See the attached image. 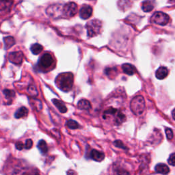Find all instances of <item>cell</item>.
I'll return each mask as SVG.
<instances>
[{"label": "cell", "mask_w": 175, "mask_h": 175, "mask_svg": "<svg viewBox=\"0 0 175 175\" xmlns=\"http://www.w3.org/2000/svg\"><path fill=\"white\" fill-rule=\"evenodd\" d=\"M74 83V76L71 73H63L55 79V84L58 88L64 92H69L72 89Z\"/></svg>", "instance_id": "6da1fadb"}, {"label": "cell", "mask_w": 175, "mask_h": 175, "mask_svg": "<svg viewBox=\"0 0 175 175\" xmlns=\"http://www.w3.org/2000/svg\"><path fill=\"white\" fill-rule=\"evenodd\" d=\"M145 100L142 96H136L131 101V110L136 116L142 115L145 110Z\"/></svg>", "instance_id": "7a4b0ae2"}, {"label": "cell", "mask_w": 175, "mask_h": 175, "mask_svg": "<svg viewBox=\"0 0 175 175\" xmlns=\"http://www.w3.org/2000/svg\"><path fill=\"white\" fill-rule=\"evenodd\" d=\"M101 27L102 23L98 19H94L88 22L86 25L88 36L89 37L97 36L100 32Z\"/></svg>", "instance_id": "3957f363"}, {"label": "cell", "mask_w": 175, "mask_h": 175, "mask_svg": "<svg viewBox=\"0 0 175 175\" xmlns=\"http://www.w3.org/2000/svg\"><path fill=\"white\" fill-rule=\"evenodd\" d=\"M54 64V58L52 57V55L49 53H45L40 58L39 66L40 69L45 71V70L51 68V67L53 66Z\"/></svg>", "instance_id": "277c9868"}, {"label": "cell", "mask_w": 175, "mask_h": 175, "mask_svg": "<svg viewBox=\"0 0 175 175\" xmlns=\"http://www.w3.org/2000/svg\"><path fill=\"white\" fill-rule=\"evenodd\" d=\"M151 20L156 24L159 25H166L170 21V17L167 14L163 13V12H156L153 15Z\"/></svg>", "instance_id": "5b68a950"}, {"label": "cell", "mask_w": 175, "mask_h": 175, "mask_svg": "<svg viewBox=\"0 0 175 175\" xmlns=\"http://www.w3.org/2000/svg\"><path fill=\"white\" fill-rule=\"evenodd\" d=\"M63 6L60 4H53L49 6L46 12L47 15L52 18H59V17H63L62 13Z\"/></svg>", "instance_id": "8992f818"}, {"label": "cell", "mask_w": 175, "mask_h": 175, "mask_svg": "<svg viewBox=\"0 0 175 175\" xmlns=\"http://www.w3.org/2000/svg\"><path fill=\"white\" fill-rule=\"evenodd\" d=\"M77 6L74 2H69L63 6V17H73L77 14Z\"/></svg>", "instance_id": "52a82bcc"}, {"label": "cell", "mask_w": 175, "mask_h": 175, "mask_svg": "<svg viewBox=\"0 0 175 175\" xmlns=\"http://www.w3.org/2000/svg\"><path fill=\"white\" fill-rule=\"evenodd\" d=\"M13 175H39L36 169L30 167H23L16 169Z\"/></svg>", "instance_id": "ba28073f"}, {"label": "cell", "mask_w": 175, "mask_h": 175, "mask_svg": "<svg viewBox=\"0 0 175 175\" xmlns=\"http://www.w3.org/2000/svg\"><path fill=\"white\" fill-rule=\"evenodd\" d=\"M8 60L16 65H21L23 60V54L22 51L11 52L8 54Z\"/></svg>", "instance_id": "9c48e42d"}, {"label": "cell", "mask_w": 175, "mask_h": 175, "mask_svg": "<svg viewBox=\"0 0 175 175\" xmlns=\"http://www.w3.org/2000/svg\"><path fill=\"white\" fill-rule=\"evenodd\" d=\"M92 14V8L89 5H84L80 10V17L82 19H88Z\"/></svg>", "instance_id": "30bf717a"}, {"label": "cell", "mask_w": 175, "mask_h": 175, "mask_svg": "<svg viewBox=\"0 0 175 175\" xmlns=\"http://www.w3.org/2000/svg\"><path fill=\"white\" fill-rule=\"evenodd\" d=\"M13 0H0V14L8 13L13 5Z\"/></svg>", "instance_id": "8fae6325"}, {"label": "cell", "mask_w": 175, "mask_h": 175, "mask_svg": "<svg viewBox=\"0 0 175 175\" xmlns=\"http://www.w3.org/2000/svg\"><path fill=\"white\" fill-rule=\"evenodd\" d=\"M90 156V158L96 162H101L105 158V154L103 152H101V151L96 149H93L91 151Z\"/></svg>", "instance_id": "7c38bea8"}, {"label": "cell", "mask_w": 175, "mask_h": 175, "mask_svg": "<svg viewBox=\"0 0 175 175\" xmlns=\"http://www.w3.org/2000/svg\"><path fill=\"white\" fill-rule=\"evenodd\" d=\"M155 5L154 0H145L142 2V9L145 13H149L154 9Z\"/></svg>", "instance_id": "4fadbf2b"}, {"label": "cell", "mask_w": 175, "mask_h": 175, "mask_svg": "<svg viewBox=\"0 0 175 175\" xmlns=\"http://www.w3.org/2000/svg\"><path fill=\"white\" fill-rule=\"evenodd\" d=\"M155 170L156 173L164 175H166L170 173V169H169L168 166L164 164H159L156 165L155 167Z\"/></svg>", "instance_id": "5bb4252c"}, {"label": "cell", "mask_w": 175, "mask_h": 175, "mask_svg": "<svg viewBox=\"0 0 175 175\" xmlns=\"http://www.w3.org/2000/svg\"><path fill=\"white\" fill-rule=\"evenodd\" d=\"M168 75V70L166 67L162 66L157 70L155 76L159 80H164Z\"/></svg>", "instance_id": "9a60e30c"}, {"label": "cell", "mask_w": 175, "mask_h": 175, "mask_svg": "<svg viewBox=\"0 0 175 175\" xmlns=\"http://www.w3.org/2000/svg\"><path fill=\"white\" fill-rule=\"evenodd\" d=\"M77 107L80 110H89L91 109V103L89 101L86 100V99H81V100L78 102L77 103Z\"/></svg>", "instance_id": "2e32d148"}, {"label": "cell", "mask_w": 175, "mask_h": 175, "mask_svg": "<svg viewBox=\"0 0 175 175\" xmlns=\"http://www.w3.org/2000/svg\"><path fill=\"white\" fill-rule=\"evenodd\" d=\"M122 69L125 74L133 75L136 73V68L131 64H124L122 66Z\"/></svg>", "instance_id": "e0dca14e"}, {"label": "cell", "mask_w": 175, "mask_h": 175, "mask_svg": "<svg viewBox=\"0 0 175 175\" xmlns=\"http://www.w3.org/2000/svg\"><path fill=\"white\" fill-rule=\"evenodd\" d=\"M28 112L29 111L25 107H21L17 110V112L14 114V117L17 119L26 117L28 114Z\"/></svg>", "instance_id": "ac0fdd59"}, {"label": "cell", "mask_w": 175, "mask_h": 175, "mask_svg": "<svg viewBox=\"0 0 175 175\" xmlns=\"http://www.w3.org/2000/svg\"><path fill=\"white\" fill-rule=\"evenodd\" d=\"M118 8H120V10L122 11H125L128 9H129V8L131 6V3L129 0H119L118 3Z\"/></svg>", "instance_id": "d6986e66"}, {"label": "cell", "mask_w": 175, "mask_h": 175, "mask_svg": "<svg viewBox=\"0 0 175 175\" xmlns=\"http://www.w3.org/2000/svg\"><path fill=\"white\" fill-rule=\"evenodd\" d=\"M53 103L55 105V106L57 107L58 110L60 111L61 113H66L67 112V108L65 106V105L62 102L58 100V99H53L52 100Z\"/></svg>", "instance_id": "ffe728a7"}, {"label": "cell", "mask_w": 175, "mask_h": 175, "mask_svg": "<svg viewBox=\"0 0 175 175\" xmlns=\"http://www.w3.org/2000/svg\"><path fill=\"white\" fill-rule=\"evenodd\" d=\"M4 42L5 49H8L11 48L15 44V40L13 36H7L4 38Z\"/></svg>", "instance_id": "44dd1931"}, {"label": "cell", "mask_w": 175, "mask_h": 175, "mask_svg": "<svg viewBox=\"0 0 175 175\" xmlns=\"http://www.w3.org/2000/svg\"><path fill=\"white\" fill-rule=\"evenodd\" d=\"M30 103L31 105V106L36 111H40L42 110V107H43L42 103L39 100H37V99H30Z\"/></svg>", "instance_id": "7402d4cb"}, {"label": "cell", "mask_w": 175, "mask_h": 175, "mask_svg": "<svg viewBox=\"0 0 175 175\" xmlns=\"http://www.w3.org/2000/svg\"><path fill=\"white\" fill-rule=\"evenodd\" d=\"M30 50L33 54L38 55L43 50V47L41 45H40V44L35 43L31 46Z\"/></svg>", "instance_id": "603a6c76"}, {"label": "cell", "mask_w": 175, "mask_h": 175, "mask_svg": "<svg viewBox=\"0 0 175 175\" xmlns=\"http://www.w3.org/2000/svg\"><path fill=\"white\" fill-rule=\"evenodd\" d=\"M38 148L40 150V152L43 154H45L47 153L48 151V147H47V144L45 140H41L39 142V144H38Z\"/></svg>", "instance_id": "cb8c5ba5"}, {"label": "cell", "mask_w": 175, "mask_h": 175, "mask_svg": "<svg viewBox=\"0 0 175 175\" xmlns=\"http://www.w3.org/2000/svg\"><path fill=\"white\" fill-rule=\"evenodd\" d=\"M66 126L70 129H76L80 127L78 122L73 120H69L66 122Z\"/></svg>", "instance_id": "d4e9b609"}, {"label": "cell", "mask_w": 175, "mask_h": 175, "mask_svg": "<svg viewBox=\"0 0 175 175\" xmlns=\"http://www.w3.org/2000/svg\"><path fill=\"white\" fill-rule=\"evenodd\" d=\"M3 93H4V95H5V97L8 99V100H11V99L14 98V96H15V92L12 90L6 89L3 91Z\"/></svg>", "instance_id": "484cf974"}, {"label": "cell", "mask_w": 175, "mask_h": 175, "mask_svg": "<svg viewBox=\"0 0 175 175\" xmlns=\"http://www.w3.org/2000/svg\"><path fill=\"white\" fill-rule=\"evenodd\" d=\"M28 92L32 97H36L38 95V91L36 90V88L34 85H31L29 86L28 89Z\"/></svg>", "instance_id": "4316f807"}, {"label": "cell", "mask_w": 175, "mask_h": 175, "mask_svg": "<svg viewBox=\"0 0 175 175\" xmlns=\"http://www.w3.org/2000/svg\"><path fill=\"white\" fill-rule=\"evenodd\" d=\"M114 173L115 175H130L126 170L122 168H116V170H114Z\"/></svg>", "instance_id": "83f0119b"}, {"label": "cell", "mask_w": 175, "mask_h": 175, "mask_svg": "<svg viewBox=\"0 0 175 175\" xmlns=\"http://www.w3.org/2000/svg\"><path fill=\"white\" fill-rule=\"evenodd\" d=\"M166 136H167V138L168 140H170L173 138L174 133H173V131L172 129H170V128H167V129H166Z\"/></svg>", "instance_id": "f1b7e54d"}, {"label": "cell", "mask_w": 175, "mask_h": 175, "mask_svg": "<svg viewBox=\"0 0 175 175\" xmlns=\"http://www.w3.org/2000/svg\"><path fill=\"white\" fill-rule=\"evenodd\" d=\"M33 146V142L31 139H28L27 140L25 141V143L24 144V148H25L26 149H30V148L32 147Z\"/></svg>", "instance_id": "f546056e"}, {"label": "cell", "mask_w": 175, "mask_h": 175, "mask_svg": "<svg viewBox=\"0 0 175 175\" xmlns=\"http://www.w3.org/2000/svg\"><path fill=\"white\" fill-rule=\"evenodd\" d=\"M168 164L174 166V164H175V154L174 153H172L170 157H169V159L168 160Z\"/></svg>", "instance_id": "4dcf8cb0"}, {"label": "cell", "mask_w": 175, "mask_h": 175, "mask_svg": "<svg viewBox=\"0 0 175 175\" xmlns=\"http://www.w3.org/2000/svg\"><path fill=\"white\" fill-rule=\"evenodd\" d=\"M114 144L116 147H118V148H126V147H125V146L123 144V142H121V140H116L114 142Z\"/></svg>", "instance_id": "1f68e13d"}, {"label": "cell", "mask_w": 175, "mask_h": 175, "mask_svg": "<svg viewBox=\"0 0 175 175\" xmlns=\"http://www.w3.org/2000/svg\"><path fill=\"white\" fill-rule=\"evenodd\" d=\"M15 146H16V148H17V150L21 151L23 149V148H24V144H23V142H17Z\"/></svg>", "instance_id": "d6a6232c"}, {"label": "cell", "mask_w": 175, "mask_h": 175, "mask_svg": "<svg viewBox=\"0 0 175 175\" xmlns=\"http://www.w3.org/2000/svg\"><path fill=\"white\" fill-rule=\"evenodd\" d=\"M67 175H77L76 172H75L73 170H69L67 171Z\"/></svg>", "instance_id": "836d02e7"}, {"label": "cell", "mask_w": 175, "mask_h": 175, "mask_svg": "<svg viewBox=\"0 0 175 175\" xmlns=\"http://www.w3.org/2000/svg\"><path fill=\"white\" fill-rule=\"evenodd\" d=\"M174 111H175V110L174 109L173 110V112H172V114H173V119L174 120Z\"/></svg>", "instance_id": "e575fe53"}, {"label": "cell", "mask_w": 175, "mask_h": 175, "mask_svg": "<svg viewBox=\"0 0 175 175\" xmlns=\"http://www.w3.org/2000/svg\"><path fill=\"white\" fill-rule=\"evenodd\" d=\"M173 1H174V0H173Z\"/></svg>", "instance_id": "d590c367"}]
</instances>
